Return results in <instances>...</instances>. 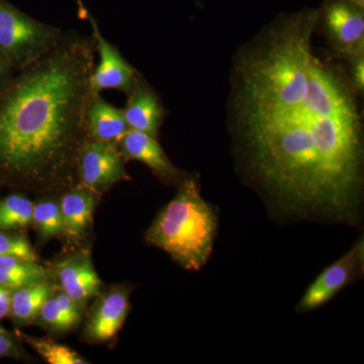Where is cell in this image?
<instances>
[{
    "label": "cell",
    "instance_id": "obj_1",
    "mask_svg": "<svg viewBox=\"0 0 364 364\" xmlns=\"http://www.w3.org/2000/svg\"><path fill=\"white\" fill-rule=\"evenodd\" d=\"M318 9L282 14L232 60L227 126L235 167L279 223L356 227L364 126L348 67L313 46Z\"/></svg>",
    "mask_w": 364,
    "mask_h": 364
},
{
    "label": "cell",
    "instance_id": "obj_2",
    "mask_svg": "<svg viewBox=\"0 0 364 364\" xmlns=\"http://www.w3.org/2000/svg\"><path fill=\"white\" fill-rule=\"evenodd\" d=\"M95 65L92 38L64 33L0 92V181H56L76 162Z\"/></svg>",
    "mask_w": 364,
    "mask_h": 364
},
{
    "label": "cell",
    "instance_id": "obj_3",
    "mask_svg": "<svg viewBox=\"0 0 364 364\" xmlns=\"http://www.w3.org/2000/svg\"><path fill=\"white\" fill-rule=\"evenodd\" d=\"M218 226L214 205L203 200L198 177L189 174L148 228L145 239L184 269L198 272L214 250Z\"/></svg>",
    "mask_w": 364,
    "mask_h": 364
},
{
    "label": "cell",
    "instance_id": "obj_4",
    "mask_svg": "<svg viewBox=\"0 0 364 364\" xmlns=\"http://www.w3.org/2000/svg\"><path fill=\"white\" fill-rule=\"evenodd\" d=\"M64 33L0 0V53L14 71H21L54 49Z\"/></svg>",
    "mask_w": 364,
    "mask_h": 364
},
{
    "label": "cell",
    "instance_id": "obj_5",
    "mask_svg": "<svg viewBox=\"0 0 364 364\" xmlns=\"http://www.w3.org/2000/svg\"><path fill=\"white\" fill-rule=\"evenodd\" d=\"M317 28L342 59L364 55V9L348 0H326L318 9Z\"/></svg>",
    "mask_w": 364,
    "mask_h": 364
},
{
    "label": "cell",
    "instance_id": "obj_6",
    "mask_svg": "<svg viewBox=\"0 0 364 364\" xmlns=\"http://www.w3.org/2000/svg\"><path fill=\"white\" fill-rule=\"evenodd\" d=\"M364 274V238L361 236L338 260L326 267L308 287L296 306V312L315 311Z\"/></svg>",
    "mask_w": 364,
    "mask_h": 364
},
{
    "label": "cell",
    "instance_id": "obj_7",
    "mask_svg": "<svg viewBox=\"0 0 364 364\" xmlns=\"http://www.w3.org/2000/svg\"><path fill=\"white\" fill-rule=\"evenodd\" d=\"M124 160L117 144L86 138L76 159L81 186L100 191L117 182L130 181Z\"/></svg>",
    "mask_w": 364,
    "mask_h": 364
},
{
    "label": "cell",
    "instance_id": "obj_8",
    "mask_svg": "<svg viewBox=\"0 0 364 364\" xmlns=\"http://www.w3.org/2000/svg\"><path fill=\"white\" fill-rule=\"evenodd\" d=\"M85 14L92 30L91 38L95 43V52L100 56V63L95 65L90 75L91 92L95 95L105 90H116L128 95L135 85L138 71L124 58L116 46L105 39L95 18L85 11Z\"/></svg>",
    "mask_w": 364,
    "mask_h": 364
},
{
    "label": "cell",
    "instance_id": "obj_9",
    "mask_svg": "<svg viewBox=\"0 0 364 364\" xmlns=\"http://www.w3.org/2000/svg\"><path fill=\"white\" fill-rule=\"evenodd\" d=\"M117 148L124 159L144 163L165 184L178 186L189 176L170 161L157 138L143 132L129 129Z\"/></svg>",
    "mask_w": 364,
    "mask_h": 364
},
{
    "label": "cell",
    "instance_id": "obj_10",
    "mask_svg": "<svg viewBox=\"0 0 364 364\" xmlns=\"http://www.w3.org/2000/svg\"><path fill=\"white\" fill-rule=\"evenodd\" d=\"M130 291L127 287H114L102 294L93 306L85 326V336L92 342H105L114 338L123 327L129 311Z\"/></svg>",
    "mask_w": 364,
    "mask_h": 364
},
{
    "label": "cell",
    "instance_id": "obj_11",
    "mask_svg": "<svg viewBox=\"0 0 364 364\" xmlns=\"http://www.w3.org/2000/svg\"><path fill=\"white\" fill-rule=\"evenodd\" d=\"M56 272L62 291L80 306L102 293V282L90 252L82 251L64 258L57 264Z\"/></svg>",
    "mask_w": 364,
    "mask_h": 364
},
{
    "label": "cell",
    "instance_id": "obj_12",
    "mask_svg": "<svg viewBox=\"0 0 364 364\" xmlns=\"http://www.w3.org/2000/svg\"><path fill=\"white\" fill-rule=\"evenodd\" d=\"M123 112L129 128L157 138L165 117V109L156 91L140 74L128 95Z\"/></svg>",
    "mask_w": 364,
    "mask_h": 364
},
{
    "label": "cell",
    "instance_id": "obj_13",
    "mask_svg": "<svg viewBox=\"0 0 364 364\" xmlns=\"http://www.w3.org/2000/svg\"><path fill=\"white\" fill-rule=\"evenodd\" d=\"M87 138L117 144L128 132L123 109L109 104L100 95L91 97L85 114Z\"/></svg>",
    "mask_w": 364,
    "mask_h": 364
},
{
    "label": "cell",
    "instance_id": "obj_14",
    "mask_svg": "<svg viewBox=\"0 0 364 364\" xmlns=\"http://www.w3.org/2000/svg\"><path fill=\"white\" fill-rule=\"evenodd\" d=\"M95 191L79 186L62 196L60 210L63 220V232L73 240L85 236L92 220Z\"/></svg>",
    "mask_w": 364,
    "mask_h": 364
},
{
    "label": "cell",
    "instance_id": "obj_15",
    "mask_svg": "<svg viewBox=\"0 0 364 364\" xmlns=\"http://www.w3.org/2000/svg\"><path fill=\"white\" fill-rule=\"evenodd\" d=\"M54 293V286L48 279L33 282L11 291L9 316L16 324H28L39 317L41 309Z\"/></svg>",
    "mask_w": 364,
    "mask_h": 364
},
{
    "label": "cell",
    "instance_id": "obj_16",
    "mask_svg": "<svg viewBox=\"0 0 364 364\" xmlns=\"http://www.w3.org/2000/svg\"><path fill=\"white\" fill-rule=\"evenodd\" d=\"M48 279V270L37 261L0 256V286L9 291Z\"/></svg>",
    "mask_w": 364,
    "mask_h": 364
},
{
    "label": "cell",
    "instance_id": "obj_17",
    "mask_svg": "<svg viewBox=\"0 0 364 364\" xmlns=\"http://www.w3.org/2000/svg\"><path fill=\"white\" fill-rule=\"evenodd\" d=\"M33 203L13 193L0 198V231H18L33 225Z\"/></svg>",
    "mask_w": 364,
    "mask_h": 364
},
{
    "label": "cell",
    "instance_id": "obj_18",
    "mask_svg": "<svg viewBox=\"0 0 364 364\" xmlns=\"http://www.w3.org/2000/svg\"><path fill=\"white\" fill-rule=\"evenodd\" d=\"M33 224L44 240L62 233L63 220L59 203L54 200H42L33 205Z\"/></svg>",
    "mask_w": 364,
    "mask_h": 364
},
{
    "label": "cell",
    "instance_id": "obj_19",
    "mask_svg": "<svg viewBox=\"0 0 364 364\" xmlns=\"http://www.w3.org/2000/svg\"><path fill=\"white\" fill-rule=\"evenodd\" d=\"M26 343L33 347L38 353L51 364H85L88 363L77 352L65 345L57 343L52 339L33 338L21 334Z\"/></svg>",
    "mask_w": 364,
    "mask_h": 364
},
{
    "label": "cell",
    "instance_id": "obj_20",
    "mask_svg": "<svg viewBox=\"0 0 364 364\" xmlns=\"http://www.w3.org/2000/svg\"><path fill=\"white\" fill-rule=\"evenodd\" d=\"M0 256H11L21 259L37 261L38 255L32 244L18 231H0Z\"/></svg>",
    "mask_w": 364,
    "mask_h": 364
},
{
    "label": "cell",
    "instance_id": "obj_21",
    "mask_svg": "<svg viewBox=\"0 0 364 364\" xmlns=\"http://www.w3.org/2000/svg\"><path fill=\"white\" fill-rule=\"evenodd\" d=\"M43 324L57 332H67L73 329L68 318L64 315L54 293L51 294L43 305L39 313Z\"/></svg>",
    "mask_w": 364,
    "mask_h": 364
},
{
    "label": "cell",
    "instance_id": "obj_22",
    "mask_svg": "<svg viewBox=\"0 0 364 364\" xmlns=\"http://www.w3.org/2000/svg\"><path fill=\"white\" fill-rule=\"evenodd\" d=\"M23 356V350L14 335L0 327V358L20 359Z\"/></svg>",
    "mask_w": 364,
    "mask_h": 364
},
{
    "label": "cell",
    "instance_id": "obj_23",
    "mask_svg": "<svg viewBox=\"0 0 364 364\" xmlns=\"http://www.w3.org/2000/svg\"><path fill=\"white\" fill-rule=\"evenodd\" d=\"M346 61L353 85L359 95H363L364 91V55L353 57Z\"/></svg>",
    "mask_w": 364,
    "mask_h": 364
},
{
    "label": "cell",
    "instance_id": "obj_24",
    "mask_svg": "<svg viewBox=\"0 0 364 364\" xmlns=\"http://www.w3.org/2000/svg\"><path fill=\"white\" fill-rule=\"evenodd\" d=\"M14 69L9 65V62L0 53V92L9 85L14 78Z\"/></svg>",
    "mask_w": 364,
    "mask_h": 364
},
{
    "label": "cell",
    "instance_id": "obj_25",
    "mask_svg": "<svg viewBox=\"0 0 364 364\" xmlns=\"http://www.w3.org/2000/svg\"><path fill=\"white\" fill-rule=\"evenodd\" d=\"M11 299V291L0 286V321L9 316Z\"/></svg>",
    "mask_w": 364,
    "mask_h": 364
},
{
    "label": "cell",
    "instance_id": "obj_26",
    "mask_svg": "<svg viewBox=\"0 0 364 364\" xmlns=\"http://www.w3.org/2000/svg\"><path fill=\"white\" fill-rule=\"evenodd\" d=\"M348 1L353 2V4H358V6L364 9V0H348Z\"/></svg>",
    "mask_w": 364,
    "mask_h": 364
}]
</instances>
